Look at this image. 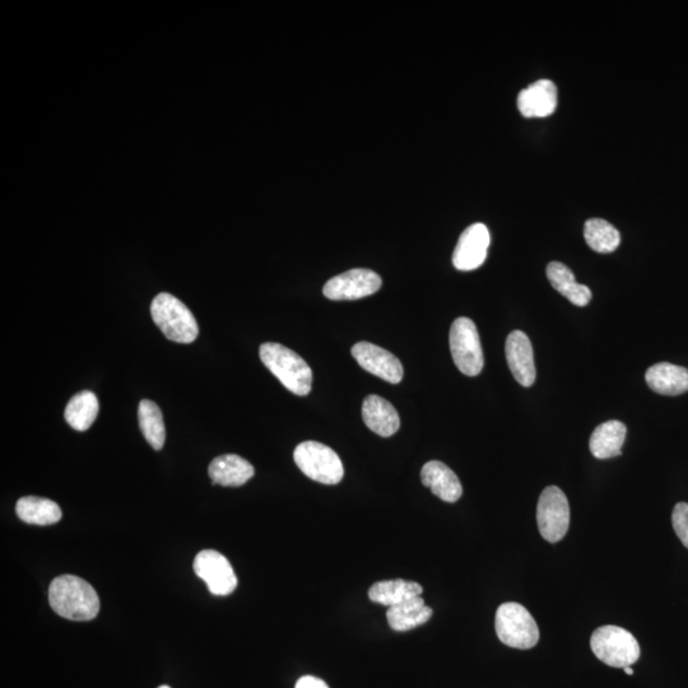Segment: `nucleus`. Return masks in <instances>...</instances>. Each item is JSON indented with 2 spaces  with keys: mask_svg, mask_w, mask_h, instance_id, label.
Wrapping results in <instances>:
<instances>
[{
  "mask_svg": "<svg viewBox=\"0 0 688 688\" xmlns=\"http://www.w3.org/2000/svg\"><path fill=\"white\" fill-rule=\"evenodd\" d=\"M139 427L144 439L155 450L164 448L166 429L161 408L155 402L143 399L138 408Z\"/></svg>",
  "mask_w": 688,
  "mask_h": 688,
  "instance_id": "obj_25",
  "label": "nucleus"
},
{
  "mask_svg": "<svg viewBox=\"0 0 688 688\" xmlns=\"http://www.w3.org/2000/svg\"><path fill=\"white\" fill-rule=\"evenodd\" d=\"M194 571L207 584L209 592L215 595H229L237 587L234 569L222 553L204 550L195 556Z\"/></svg>",
  "mask_w": 688,
  "mask_h": 688,
  "instance_id": "obj_10",
  "label": "nucleus"
},
{
  "mask_svg": "<svg viewBox=\"0 0 688 688\" xmlns=\"http://www.w3.org/2000/svg\"><path fill=\"white\" fill-rule=\"evenodd\" d=\"M449 342L454 364L460 373L467 376L480 375L485 359L476 324L468 318L454 320L450 328Z\"/></svg>",
  "mask_w": 688,
  "mask_h": 688,
  "instance_id": "obj_7",
  "label": "nucleus"
},
{
  "mask_svg": "<svg viewBox=\"0 0 688 688\" xmlns=\"http://www.w3.org/2000/svg\"><path fill=\"white\" fill-rule=\"evenodd\" d=\"M151 315L153 322L172 342L187 344L194 342L198 337L197 319L184 302L175 296L166 292L157 295L152 301Z\"/></svg>",
  "mask_w": 688,
  "mask_h": 688,
  "instance_id": "obj_3",
  "label": "nucleus"
},
{
  "mask_svg": "<svg viewBox=\"0 0 688 688\" xmlns=\"http://www.w3.org/2000/svg\"><path fill=\"white\" fill-rule=\"evenodd\" d=\"M49 602L57 615L71 621H91L99 615L100 599L86 580L73 575L54 579L49 588Z\"/></svg>",
  "mask_w": 688,
  "mask_h": 688,
  "instance_id": "obj_1",
  "label": "nucleus"
},
{
  "mask_svg": "<svg viewBox=\"0 0 688 688\" xmlns=\"http://www.w3.org/2000/svg\"><path fill=\"white\" fill-rule=\"evenodd\" d=\"M645 380L648 387L658 394L676 397L688 392V370L669 362H659L649 367Z\"/></svg>",
  "mask_w": 688,
  "mask_h": 688,
  "instance_id": "obj_18",
  "label": "nucleus"
},
{
  "mask_svg": "<svg viewBox=\"0 0 688 688\" xmlns=\"http://www.w3.org/2000/svg\"><path fill=\"white\" fill-rule=\"evenodd\" d=\"M260 360L291 393L305 397L313 388V370L296 352L280 343H264L259 350Z\"/></svg>",
  "mask_w": 688,
  "mask_h": 688,
  "instance_id": "obj_2",
  "label": "nucleus"
},
{
  "mask_svg": "<svg viewBox=\"0 0 688 688\" xmlns=\"http://www.w3.org/2000/svg\"><path fill=\"white\" fill-rule=\"evenodd\" d=\"M294 459L296 466L310 480L323 483V485H337L343 480L342 460L327 445L316 443V441H305L297 445Z\"/></svg>",
  "mask_w": 688,
  "mask_h": 688,
  "instance_id": "obj_6",
  "label": "nucleus"
},
{
  "mask_svg": "<svg viewBox=\"0 0 688 688\" xmlns=\"http://www.w3.org/2000/svg\"><path fill=\"white\" fill-rule=\"evenodd\" d=\"M624 669H625L627 676H632V674H634V671H632L631 667H626Z\"/></svg>",
  "mask_w": 688,
  "mask_h": 688,
  "instance_id": "obj_29",
  "label": "nucleus"
},
{
  "mask_svg": "<svg viewBox=\"0 0 688 688\" xmlns=\"http://www.w3.org/2000/svg\"><path fill=\"white\" fill-rule=\"evenodd\" d=\"M539 533L547 542L557 543L566 536L570 527V506L564 491L559 487L545 488L537 506Z\"/></svg>",
  "mask_w": 688,
  "mask_h": 688,
  "instance_id": "obj_8",
  "label": "nucleus"
},
{
  "mask_svg": "<svg viewBox=\"0 0 688 688\" xmlns=\"http://www.w3.org/2000/svg\"><path fill=\"white\" fill-rule=\"evenodd\" d=\"M590 646L595 657L613 668L631 667L640 658L638 640L617 626L599 627L590 639Z\"/></svg>",
  "mask_w": 688,
  "mask_h": 688,
  "instance_id": "obj_5",
  "label": "nucleus"
},
{
  "mask_svg": "<svg viewBox=\"0 0 688 688\" xmlns=\"http://www.w3.org/2000/svg\"><path fill=\"white\" fill-rule=\"evenodd\" d=\"M585 241L597 253H613L621 244L620 232L610 222L602 218H592L584 225Z\"/></svg>",
  "mask_w": 688,
  "mask_h": 688,
  "instance_id": "obj_26",
  "label": "nucleus"
},
{
  "mask_svg": "<svg viewBox=\"0 0 688 688\" xmlns=\"http://www.w3.org/2000/svg\"><path fill=\"white\" fill-rule=\"evenodd\" d=\"M432 613L434 611L426 606L422 597H415L390 607L387 612V620L394 631L404 632L425 625L432 617Z\"/></svg>",
  "mask_w": 688,
  "mask_h": 688,
  "instance_id": "obj_21",
  "label": "nucleus"
},
{
  "mask_svg": "<svg viewBox=\"0 0 688 688\" xmlns=\"http://www.w3.org/2000/svg\"><path fill=\"white\" fill-rule=\"evenodd\" d=\"M557 108V87L550 79H539L518 96V109L524 118H546Z\"/></svg>",
  "mask_w": 688,
  "mask_h": 688,
  "instance_id": "obj_14",
  "label": "nucleus"
},
{
  "mask_svg": "<svg viewBox=\"0 0 688 688\" xmlns=\"http://www.w3.org/2000/svg\"><path fill=\"white\" fill-rule=\"evenodd\" d=\"M16 513L22 522L43 527L58 523L62 519V510L57 502L37 496H26L18 500Z\"/></svg>",
  "mask_w": 688,
  "mask_h": 688,
  "instance_id": "obj_23",
  "label": "nucleus"
},
{
  "mask_svg": "<svg viewBox=\"0 0 688 688\" xmlns=\"http://www.w3.org/2000/svg\"><path fill=\"white\" fill-rule=\"evenodd\" d=\"M208 474L213 485L240 487L253 478L254 467L239 455L226 454L212 460Z\"/></svg>",
  "mask_w": 688,
  "mask_h": 688,
  "instance_id": "obj_17",
  "label": "nucleus"
},
{
  "mask_svg": "<svg viewBox=\"0 0 688 688\" xmlns=\"http://www.w3.org/2000/svg\"><path fill=\"white\" fill-rule=\"evenodd\" d=\"M672 524L682 545L688 548V504L686 502H678L674 506Z\"/></svg>",
  "mask_w": 688,
  "mask_h": 688,
  "instance_id": "obj_27",
  "label": "nucleus"
},
{
  "mask_svg": "<svg viewBox=\"0 0 688 688\" xmlns=\"http://www.w3.org/2000/svg\"><path fill=\"white\" fill-rule=\"evenodd\" d=\"M383 285L378 273L370 269H351L325 283L323 294L333 301L364 299L376 294Z\"/></svg>",
  "mask_w": 688,
  "mask_h": 688,
  "instance_id": "obj_9",
  "label": "nucleus"
},
{
  "mask_svg": "<svg viewBox=\"0 0 688 688\" xmlns=\"http://www.w3.org/2000/svg\"><path fill=\"white\" fill-rule=\"evenodd\" d=\"M547 278L551 282L553 288L559 291L567 300L573 302L574 305L587 306L592 300V291L585 285H580L576 282L573 271L565 264L560 262H551L547 266Z\"/></svg>",
  "mask_w": 688,
  "mask_h": 688,
  "instance_id": "obj_20",
  "label": "nucleus"
},
{
  "mask_svg": "<svg viewBox=\"0 0 688 688\" xmlns=\"http://www.w3.org/2000/svg\"><path fill=\"white\" fill-rule=\"evenodd\" d=\"M362 418L371 431L383 438H390L401 426V418L393 404L375 394L362 403Z\"/></svg>",
  "mask_w": 688,
  "mask_h": 688,
  "instance_id": "obj_15",
  "label": "nucleus"
},
{
  "mask_svg": "<svg viewBox=\"0 0 688 688\" xmlns=\"http://www.w3.org/2000/svg\"><path fill=\"white\" fill-rule=\"evenodd\" d=\"M99 399L92 392L78 393L67 404L65 408V421L72 429L77 431H87L96 421L99 415Z\"/></svg>",
  "mask_w": 688,
  "mask_h": 688,
  "instance_id": "obj_24",
  "label": "nucleus"
},
{
  "mask_svg": "<svg viewBox=\"0 0 688 688\" xmlns=\"http://www.w3.org/2000/svg\"><path fill=\"white\" fill-rule=\"evenodd\" d=\"M421 481L432 494L445 502H457L463 495L462 483L446 464L431 460L422 467Z\"/></svg>",
  "mask_w": 688,
  "mask_h": 688,
  "instance_id": "obj_16",
  "label": "nucleus"
},
{
  "mask_svg": "<svg viewBox=\"0 0 688 688\" xmlns=\"http://www.w3.org/2000/svg\"><path fill=\"white\" fill-rule=\"evenodd\" d=\"M352 356L367 373L390 384L401 383L404 375L402 362L384 348L369 342H359L352 347Z\"/></svg>",
  "mask_w": 688,
  "mask_h": 688,
  "instance_id": "obj_11",
  "label": "nucleus"
},
{
  "mask_svg": "<svg viewBox=\"0 0 688 688\" xmlns=\"http://www.w3.org/2000/svg\"><path fill=\"white\" fill-rule=\"evenodd\" d=\"M495 627L497 638L510 648L527 650L538 644L537 622L522 604H501L496 612Z\"/></svg>",
  "mask_w": 688,
  "mask_h": 688,
  "instance_id": "obj_4",
  "label": "nucleus"
},
{
  "mask_svg": "<svg viewBox=\"0 0 688 688\" xmlns=\"http://www.w3.org/2000/svg\"><path fill=\"white\" fill-rule=\"evenodd\" d=\"M506 360L511 373L520 385L532 387L536 381L537 371L534 365L533 347L527 334L522 330H514L506 339Z\"/></svg>",
  "mask_w": 688,
  "mask_h": 688,
  "instance_id": "obj_13",
  "label": "nucleus"
},
{
  "mask_svg": "<svg viewBox=\"0 0 688 688\" xmlns=\"http://www.w3.org/2000/svg\"><path fill=\"white\" fill-rule=\"evenodd\" d=\"M158 688H171V687H169V686H161V687H158Z\"/></svg>",
  "mask_w": 688,
  "mask_h": 688,
  "instance_id": "obj_30",
  "label": "nucleus"
},
{
  "mask_svg": "<svg viewBox=\"0 0 688 688\" xmlns=\"http://www.w3.org/2000/svg\"><path fill=\"white\" fill-rule=\"evenodd\" d=\"M627 429L625 423L608 421L599 425L590 436L589 449L597 459H610L622 454Z\"/></svg>",
  "mask_w": 688,
  "mask_h": 688,
  "instance_id": "obj_19",
  "label": "nucleus"
},
{
  "mask_svg": "<svg viewBox=\"0 0 688 688\" xmlns=\"http://www.w3.org/2000/svg\"><path fill=\"white\" fill-rule=\"evenodd\" d=\"M295 688H329L327 683L314 676L301 677Z\"/></svg>",
  "mask_w": 688,
  "mask_h": 688,
  "instance_id": "obj_28",
  "label": "nucleus"
},
{
  "mask_svg": "<svg viewBox=\"0 0 688 688\" xmlns=\"http://www.w3.org/2000/svg\"><path fill=\"white\" fill-rule=\"evenodd\" d=\"M423 588L416 581L402 579L383 580L375 583L369 590V598L374 603L393 607L408 601V599L421 597Z\"/></svg>",
  "mask_w": 688,
  "mask_h": 688,
  "instance_id": "obj_22",
  "label": "nucleus"
},
{
  "mask_svg": "<svg viewBox=\"0 0 688 688\" xmlns=\"http://www.w3.org/2000/svg\"><path fill=\"white\" fill-rule=\"evenodd\" d=\"M490 231L483 223H474L460 235L453 254V264L458 271L469 272L480 268L490 248Z\"/></svg>",
  "mask_w": 688,
  "mask_h": 688,
  "instance_id": "obj_12",
  "label": "nucleus"
}]
</instances>
